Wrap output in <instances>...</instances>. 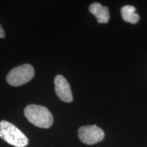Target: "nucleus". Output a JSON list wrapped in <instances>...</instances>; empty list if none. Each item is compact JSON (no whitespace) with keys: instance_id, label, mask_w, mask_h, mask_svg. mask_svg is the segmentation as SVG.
Masks as SVG:
<instances>
[{"instance_id":"1","label":"nucleus","mask_w":147,"mask_h":147,"mask_svg":"<svg viewBox=\"0 0 147 147\" xmlns=\"http://www.w3.org/2000/svg\"><path fill=\"white\" fill-rule=\"evenodd\" d=\"M24 115L29 122L40 128L51 127L53 123V117L47 108L36 104H29L25 108Z\"/></svg>"},{"instance_id":"2","label":"nucleus","mask_w":147,"mask_h":147,"mask_svg":"<svg viewBox=\"0 0 147 147\" xmlns=\"http://www.w3.org/2000/svg\"><path fill=\"white\" fill-rule=\"evenodd\" d=\"M0 138L16 147H25L28 144L26 136L14 125L5 120L0 121Z\"/></svg>"},{"instance_id":"3","label":"nucleus","mask_w":147,"mask_h":147,"mask_svg":"<svg viewBox=\"0 0 147 147\" xmlns=\"http://www.w3.org/2000/svg\"><path fill=\"white\" fill-rule=\"evenodd\" d=\"M35 70L30 64L16 66L9 71L6 76V81L13 87H19L27 83L34 78Z\"/></svg>"},{"instance_id":"4","label":"nucleus","mask_w":147,"mask_h":147,"mask_svg":"<svg viewBox=\"0 0 147 147\" xmlns=\"http://www.w3.org/2000/svg\"><path fill=\"white\" fill-rule=\"evenodd\" d=\"M78 136L84 144L92 145L101 142L104 139V131L96 125L82 126L78 129Z\"/></svg>"},{"instance_id":"5","label":"nucleus","mask_w":147,"mask_h":147,"mask_svg":"<svg viewBox=\"0 0 147 147\" xmlns=\"http://www.w3.org/2000/svg\"><path fill=\"white\" fill-rule=\"evenodd\" d=\"M55 91L59 99L63 102L70 103L73 101V95L70 85L62 75H57L54 79Z\"/></svg>"},{"instance_id":"6","label":"nucleus","mask_w":147,"mask_h":147,"mask_svg":"<svg viewBox=\"0 0 147 147\" xmlns=\"http://www.w3.org/2000/svg\"><path fill=\"white\" fill-rule=\"evenodd\" d=\"M89 10L95 16L99 23H107L109 21L110 12L107 6H104L100 3L95 2L89 5Z\"/></svg>"},{"instance_id":"7","label":"nucleus","mask_w":147,"mask_h":147,"mask_svg":"<svg viewBox=\"0 0 147 147\" xmlns=\"http://www.w3.org/2000/svg\"><path fill=\"white\" fill-rule=\"evenodd\" d=\"M136 9L133 5H127L121 8V14L123 20L127 23L136 24L139 21L140 16L136 13Z\"/></svg>"},{"instance_id":"8","label":"nucleus","mask_w":147,"mask_h":147,"mask_svg":"<svg viewBox=\"0 0 147 147\" xmlns=\"http://www.w3.org/2000/svg\"><path fill=\"white\" fill-rule=\"evenodd\" d=\"M5 34L4 30H3V29L2 28V27H1V25H0V38H5Z\"/></svg>"}]
</instances>
